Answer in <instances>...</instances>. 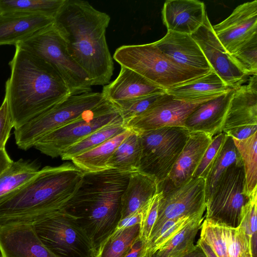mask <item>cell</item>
<instances>
[{
  "instance_id": "34",
  "label": "cell",
  "mask_w": 257,
  "mask_h": 257,
  "mask_svg": "<svg viewBox=\"0 0 257 257\" xmlns=\"http://www.w3.org/2000/svg\"><path fill=\"white\" fill-rule=\"evenodd\" d=\"M232 139L243 164L244 193L249 197L257 188V132L244 140Z\"/></svg>"
},
{
  "instance_id": "30",
  "label": "cell",
  "mask_w": 257,
  "mask_h": 257,
  "mask_svg": "<svg viewBox=\"0 0 257 257\" xmlns=\"http://www.w3.org/2000/svg\"><path fill=\"white\" fill-rule=\"evenodd\" d=\"M34 161L20 159L14 161L0 175V197L18 189L34 177L39 171Z\"/></svg>"
},
{
  "instance_id": "28",
  "label": "cell",
  "mask_w": 257,
  "mask_h": 257,
  "mask_svg": "<svg viewBox=\"0 0 257 257\" xmlns=\"http://www.w3.org/2000/svg\"><path fill=\"white\" fill-rule=\"evenodd\" d=\"M141 156L139 134L132 131L112 154L108 162L107 169L130 173L138 171Z\"/></svg>"
},
{
  "instance_id": "4",
  "label": "cell",
  "mask_w": 257,
  "mask_h": 257,
  "mask_svg": "<svg viewBox=\"0 0 257 257\" xmlns=\"http://www.w3.org/2000/svg\"><path fill=\"white\" fill-rule=\"evenodd\" d=\"M131 173L108 169L84 172L64 209L74 217L96 250L121 219L122 195Z\"/></svg>"
},
{
  "instance_id": "11",
  "label": "cell",
  "mask_w": 257,
  "mask_h": 257,
  "mask_svg": "<svg viewBox=\"0 0 257 257\" xmlns=\"http://www.w3.org/2000/svg\"><path fill=\"white\" fill-rule=\"evenodd\" d=\"M245 175L242 160L224 172L206 200L205 219L231 228L239 226L242 209L249 197L244 193Z\"/></svg>"
},
{
  "instance_id": "42",
  "label": "cell",
  "mask_w": 257,
  "mask_h": 257,
  "mask_svg": "<svg viewBox=\"0 0 257 257\" xmlns=\"http://www.w3.org/2000/svg\"><path fill=\"white\" fill-rule=\"evenodd\" d=\"M14 125L9 103L5 96L0 106V149H6V143L10 137Z\"/></svg>"
},
{
  "instance_id": "6",
  "label": "cell",
  "mask_w": 257,
  "mask_h": 257,
  "mask_svg": "<svg viewBox=\"0 0 257 257\" xmlns=\"http://www.w3.org/2000/svg\"><path fill=\"white\" fill-rule=\"evenodd\" d=\"M49 64L58 73L71 95L91 91L85 71L68 52L65 42L54 23L17 45Z\"/></svg>"
},
{
  "instance_id": "10",
  "label": "cell",
  "mask_w": 257,
  "mask_h": 257,
  "mask_svg": "<svg viewBox=\"0 0 257 257\" xmlns=\"http://www.w3.org/2000/svg\"><path fill=\"white\" fill-rule=\"evenodd\" d=\"M120 120L123 119L119 109L112 102L106 99L75 120L43 137L34 148L52 158L60 157L64 151L87 136Z\"/></svg>"
},
{
  "instance_id": "25",
  "label": "cell",
  "mask_w": 257,
  "mask_h": 257,
  "mask_svg": "<svg viewBox=\"0 0 257 257\" xmlns=\"http://www.w3.org/2000/svg\"><path fill=\"white\" fill-rule=\"evenodd\" d=\"M157 193L153 177L139 171L131 173L121 197L120 219L141 210Z\"/></svg>"
},
{
  "instance_id": "48",
  "label": "cell",
  "mask_w": 257,
  "mask_h": 257,
  "mask_svg": "<svg viewBox=\"0 0 257 257\" xmlns=\"http://www.w3.org/2000/svg\"><path fill=\"white\" fill-rule=\"evenodd\" d=\"M239 257H253L251 251L248 249H243L239 255Z\"/></svg>"
},
{
  "instance_id": "37",
  "label": "cell",
  "mask_w": 257,
  "mask_h": 257,
  "mask_svg": "<svg viewBox=\"0 0 257 257\" xmlns=\"http://www.w3.org/2000/svg\"><path fill=\"white\" fill-rule=\"evenodd\" d=\"M198 215L194 216H184L170 219L165 222L158 231L150 237L147 242L146 257H149L161 248Z\"/></svg>"
},
{
  "instance_id": "14",
  "label": "cell",
  "mask_w": 257,
  "mask_h": 257,
  "mask_svg": "<svg viewBox=\"0 0 257 257\" xmlns=\"http://www.w3.org/2000/svg\"><path fill=\"white\" fill-rule=\"evenodd\" d=\"M212 28L227 52L229 55L234 53L257 36V1L239 5Z\"/></svg>"
},
{
  "instance_id": "33",
  "label": "cell",
  "mask_w": 257,
  "mask_h": 257,
  "mask_svg": "<svg viewBox=\"0 0 257 257\" xmlns=\"http://www.w3.org/2000/svg\"><path fill=\"white\" fill-rule=\"evenodd\" d=\"M241 161L240 156L232 138L226 136L225 142L205 179L206 200L212 193L224 172L231 166Z\"/></svg>"
},
{
  "instance_id": "47",
  "label": "cell",
  "mask_w": 257,
  "mask_h": 257,
  "mask_svg": "<svg viewBox=\"0 0 257 257\" xmlns=\"http://www.w3.org/2000/svg\"><path fill=\"white\" fill-rule=\"evenodd\" d=\"M182 257H207L201 248L197 244L193 247Z\"/></svg>"
},
{
  "instance_id": "20",
  "label": "cell",
  "mask_w": 257,
  "mask_h": 257,
  "mask_svg": "<svg viewBox=\"0 0 257 257\" xmlns=\"http://www.w3.org/2000/svg\"><path fill=\"white\" fill-rule=\"evenodd\" d=\"M154 43L163 53L185 68L194 70H212L190 35L167 31L163 38Z\"/></svg>"
},
{
  "instance_id": "43",
  "label": "cell",
  "mask_w": 257,
  "mask_h": 257,
  "mask_svg": "<svg viewBox=\"0 0 257 257\" xmlns=\"http://www.w3.org/2000/svg\"><path fill=\"white\" fill-rule=\"evenodd\" d=\"M147 248V243L139 236L122 257H146Z\"/></svg>"
},
{
  "instance_id": "45",
  "label": "cell",
  "mask_w": 257,
  "mask_h": 257,
  "mask_svg": "<svg viewBox=\"0 0 257 257\" xmlns=\"http://www.w3.org/2000/svg\"><path fill=\"white\" fill-rule=\"evenodd\" d=\"M6 149H0V175L13 163Z\"/></svg>"
},
{
  "instance_id": "38",
  "label": "cell",
  "mask_w": 257,
  "mask_h": 257,
  "mask_svg": "<svg viewBox=\"0 0 257 257\" xmlns=\"http://www.w3.org/2000/svg\"><path fill=\"white\" fill-rule=\"evenodd\" d=\"M166 93H160L113 102L119 109L124 124L141 114L157 102Z\"/></svg>"
},
{
  "instance_id": "16",
  "label": "cell",
  "mask_w": 257,
  "mask_h": 257,
  "mask_svg": "<svg viewBox=\"0 0 257 257\" xmlns=\"http://www.w3.org/2000/svg\"><path fill=\"white\" fill-rule=\"evenodd\" d=\"M213 136L201 132H189L186 143L167 178L158 185V192L166 193L193 178Z\"/></svg>"
},
{
  "instance_id": "7",
  "label": "cell",
  "mask_w": 257,
  "mask_h": 257,
  "mask_svg": "<svg viewBox=\"0 0 257 257\" xmlns=\"http://www.w3.org/2000/svg\"><path fill=\"white\" fill-rule=\"evenodd\" d=\"M106 99L101 92L71 95L65 100L15 129V142L26 151L43 137L79 117L86 111Z\"/></svg>"
},
{
  "instance_id": "1",
  "label": "cell",
  "mask_w": 257,
  "mask_h": 257,
  "mask_svg": "<svg viewBox=\"0 0 257 257\" xmlns=\"http://www.w3.org/2000/svg\"><path fill=\"white\" fill-rule=\"evenodd\" d=\"M110 21L108 14L83 0H65L54 18L68 52L92 86L107 84L113 74V59L106 39Z\"/></svg>"
},
{
  "instance_id": "12",
  "label": "cell",
  "mask_w": 257,
  "mask_h": 257,
  "mask_svg": "<svg viewBox=\"0 0 257 257\" xmlns=\"http://www.w3.org/2000/svg\"><path fill=\"white\" fill-rule=\"evenodd\" d=\"M205 209V180L192 178L185 183L163 193L158 217L150 236L167 220L203 214Z\"/></svg>"
},
{
  "instance_id": "13",
  "label": "cell",
  "mask_w": 257,
  "mask_h": 257,
  "mask_svg": "<svg viewBox=\"0 0 257 257\" xmlns=\"http://www.w3.org/2000/svg\"><path fill=\"white\" fill-rule=\"evenodd\" d=\"M206 101L187 102L176 99L166 92L146 111L132 118L124 125L127 128L137 132L163 127H184L189 115Z\"/></svg>"
},
{
  "instance_id": "35",
  "label": "cell",
  "mask_w": 257,
  "mask_h": 257,
  "mask_svg": "<svg viewBox=\"0 0 257 257\" xmlns=\"http://www.w3.org/2000/svg\"><path fill=\"white\" fill-rule=\"evenodd\" d=\"M140 224L115 229L98 247L95 257H122L139 236Z\"/></svg>"
},
{
  "instance_id": "46",
  "label": "cell",
  "mask_w": 257,
  "mask_h": 257,
  "mask_svg": "<svg viewBox=\"0 0 257 257\" xmlns=\"http://www.w3.org/2000/svg\"><path fill=\"white\" fill-rule=\"evenodd\" d=\"M197 244L201 248L207 257H218L211 247L202 238H199Z\"/></svg>"
},
{
  "instance_id": "31",
  "label": "cell",
  "mask_w": 257,
  "mask_h": 257,
  "mask_svg": "<svg viewBox=\"0 0 257 257\" xmlns=\"http://www.w3.org/2000/svg\"><path fill=\"white\" fill-rule=\"evenodd\" d=\"M65 0H0V14L42 15L55 18Z\"/></svg>"
},
{
  "instance_id": "41",
  "label": "cell",
  "mask_w": 257,
  "mask_h": 257,
  "mask_svg": "<svg viewBox=\"0 0 257 257\" xmlns=\"http://www.w3.org/2000/svg\"><path fill=\"white\" fill-rule=\"evenodd\" d=\"M163 192H158L144 207L140 224L139 237L148 242L158 217L160 200Z\"/></svg>"
},
{
  "instance_id": "36",
  "label": "cell",
  "mask_w": 257,
  "mask_h": 257,
  "mask_svg": "<svg viewBox=\"0 0 257 257\" xmlns=\"http://www.w3.org/2000/svg\"><path fill=\"white\" fill-rule=\"evenodd\" d=\"M257 188L249 196L247 203L242 209V218L237 230L245 245L256 257Z\"/></svg>"
},
{
  "instance_id": "3",
  "label": "cell",
  "mask_w": 257,
  "mask_h": 257,
  "mask_svg": "<svg viewBox=\"0 0 257 257\" xmlns=\"http://www.w3.org/2000/svg\"><path fill=\"white\" fill-rule=\"evenodd\" d=\"M84 175L73 163L45 166L26 184L0 197V226L31 223L64 209Z\"/></svg>"
},
{
  "instance_id": "23",
  "label": "cell",
  "mask_w": 257,
  "mask_h": 257,
  "mask_svg": "<svg viewBox=\"0 0 257 257\" xmlns=\"http://www.w3.org/2000/svg\"><path fill=\"white\" fill-rule=\"evenodd\" d=\"M120 67L117 77L103 87L102 93L107 100L114 102L166 92L139 74Z\"/></svg>"
},
{
  "instance_id": "39",
  "label": "cell",
  "mask_w": 257,
  "mask_h": 257,
  "mask_svg": "<svg viewBox=\"0 0 257 257\" xmlns=\"http://www.w3.org/2000/svg\"><path fill=\"white\" fill-rule=\"evenodd\" d=\"M230 55L246 76L257 75V36Z\"/></svg>"
},
{
  "instance_id": "44",
  "label": "cell",
  "mask_w": 257,
  "mask_h": 257,
  "mask_svg": "<svg viewBox=\"0 0 257 257\" xmlns=\"http://www.w3.org/2000/svg\"><path fill=\"white\" fill-rule=\"evenodd\" d=\"M143 208L124 218L120 219L115 229H120L140 224Z\"/></svg>"
},
{
  "instance_id": "21",
  "label": "cell",
  "mask_w": 257,
  "mask_h": 257,
  "mask_svg": "<svg viewBox=\"0 0 257 257\" xmlns=\"http://www.w3.org/2000/svg\"><path fill=\"white\" fill-rule=\"evenodd\" d=\"M54 22V18L42 15L0 14V46H15Z\"/></svg>"
},
{
  "instance_id": "8",
  "label": "cell",
  "mask_w": 257,
  "mask_h": 257,
  "mask_svg": "<svg viewBox=\"0 0 257 257\" xmlns=\"http://www.w3.org/2000/svg\"><path fill=\"white\" fill-rule=\"evenodd\" d=\"M141 144L139 171L153 177L158 185L171 172L187 139L185 127H163L138 132Z\"/></svg>"
},
{
  "instance_id": "29",
  "label": "cell",
  "mask_w": 257,
  "mask_h": 257,
  "mask_svg": "<svg viewBox=\"0 0 257 257\" xmlns=\"http://www.w3.org/2000/svg\"><path fill=\"white\" fill-rule=\"evenodd\" d=\"M195 217L161 248L149 257H182L195 245V237L201 229L204 217Z\"/></svg>"
},
{
  "instance_id": "32",
  "label": "cell",
  "mask_w": 257,
  "mask_h": 257,
  "mask_svg": "<svg viewBox=\"0 0 257 257\" xmlns=\"http://www.w3.org/2000/svg\"><path fill=\"white\" fill-rule=\"evenodd\" d=\"M122 120L107 124L72 145L60 156L62 160H71L73 158L88 151L126 130Z\"/></svg>"
},
{
  "instance_id": "9",
  "label": "cell",
  "mask_w": 257,
  "mask_h": 257,
  "mask_svg": "<svg viewBox=\"0 0 257 257\" xmlns=\"http://www.w3.org/2000/svg\"><path fill=\"white\" fill-rule=\"evenodd\" d=\"M39 238L57 257H95V250L73 216L64 209L33 223Z\"/></svg>"
},
{
  "instance_id": "5",
  "label": "cell",
  "mask_w": 257,
  "mask_h": 257,
  "mask_svg": "<svg viewBox=\"0 0 257 257\" xmlns=\"http://www.w3.org/2000/svg\"><path fill=\"white\" fill-rule=\"evenodd\" d=\"M113 59L166 91L209 71L185 68L163 53L154 43L121 46Z\"/></svg>"
},
{
  "instance_id": "19",
  "label": "cell",
  "mask_w": 257,
  "mask_h": 257,
  "mask_svg": "<svg viewBox=\"0 0 257 257\" xmlns=\"http://www.w3.org/2000/svg\"><path fill=\"white\" fill-rule=\"evenodd\" d=\"M206 15L204 3L197 0H168L162 11L168 31L190 35L202 25Z\"/></svg>"
},
{
  "instance_id": "2",
  "label": "cell",
  "mask_w": 257,
  "mask_h": 257,
  "mask_svg": "<svg viewBox=\"0 0 257 257\" xmlns=\"http://www.w3.org/2000/svg\"><path fill=\"white\" fill-rule=\"evenodd\" d=\"M5 84L14 129L25 124L71 95L55 70L44 60L15 46Z\"/></svg>"
},
{
  "instance_id": "18",
  "label": "cell",
  "mask_w": 257,
  "mask_h": 257,
  "mask_svg": "<svg viewBox=\"0 0 257 257\" xmlns=\"http://www.w3.org/2000/svg\"><path fill=\"white\" fill-rule=\"evenodd\" d=\"M257 125V75L246 85L235 88L225 117L222 132L225 135L243 127Z\"/></svg>"
},
{
  "instance_id": "15",
  "label": "cell",
  "mask_w": 257,
  "mask_h": 257,
  "mask_svg": "<svg viewBox=\"0 0 257 257\" xmlns=\"http://www.w3.org/2000/svg\"><path fill=\"white\" fill-rule=\"evenodd\" d=\"M212 69L228 86L241 85L246 75L238 68L214 34L207 14L202 25L191 35Z\"/></svg>"
},
{
  "instance_id": "22",
  "label": "cell",
  "mask_w": 257,
  "mask_h": 257,
  "mask_svg": "<svg viewBox=\"0 0 257 257\" xmlns=\"http://www.w3.org/2000/svg\"><path fill=\"white\" fill-rule=\"evenodd\" d=\"M235 88L199 105L187 118L184 127L189 132H201L213 137L221 133Z\"/></svg>"
},
{
  "instance_id": "17",
  "label": "cell",
  "mask_w": 257,
  "mask_h": 257,
  "mask_svg": "<svg viewBox=\"0 0 257 257\" xmlns=\"http://www.w3.org/2000/svg\"><path fill=\"white\" fill-rule=\"evenodd\" d=\"M0 257H57L37 235L33 224L0 226Z\"/></svg>"
},
{
  "instance_id": "40",
  "label": "cell",
  "mask_w": 257,
  "mask_h": 257,
  "mask_svg": "<svg viewBox=\"0 0 257 257\" xmlns=\"http://www.w3.org/2000/svg\"><path fill=\"white\" fill-rule=\"evenodd\" d=\"M226 136L225 134L221 132L213 137L211 143L206 150L193 175V178L206 179L225 142Z\"/></svg>"
},
{
  "instance_id": "24",
  "label": "cell",
  "mask_w": 257,
  "mask_h": 257,
  "mask_svg": "<svg viewBox=\"0 0 257 257\" xmlns=\"http://www.w3.org/2000/svg\"><path fill=\"white\" fill-rule=\"evenodd\" d=\"M233 88L226 85L212 70L205 74L177 85L166 92L176 99L196 102L211 100Z\"/></svg>"
},
{
  "instance_id": "27",
  "label": "cell",
  "mask_w": 257,
  "mask_h": 257,
  "mask_svg": "<svg viewBox=\"0 0 257 257\" xmlns=\"http://www.w3.org/2000/svg\"><path fill=\"white\" fill-rule=\"evenodd\" d=\"M131 132L127 128L98 146L75 156L71 161L84 172H96L108 169L107 163L112 154Z\"/></svg>"
},
{
  "instance_id": "26",
  "label": "cell",
  "mask_w": 257,
  "mask_h": 257,
  "mask_svg": "<svg viewBox=\"0 0 257 257\" xmlns=\"http://www.w3.org/2000/svg\"><path fill=\"white\" fill-rule=\"evenodd\" d=\"M200 229V238L218 257H239L243 249L250 250L242 241L237 228L214 224L204 219Z\"/></svg>"
}]
</instances>
